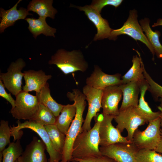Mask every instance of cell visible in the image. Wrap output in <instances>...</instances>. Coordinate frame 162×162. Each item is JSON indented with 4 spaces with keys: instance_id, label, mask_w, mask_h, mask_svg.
<instances>
[{
    "instance_id": "9a60e30c",
    "label": "cell",
    "mask_w": 162,
    "mask_h": 162,
    "mask_svg": "<svg viewBox=\"0 0 162 162\" xmlns=\"http://www.w3.org/2000/svg\"><path fill=\"white\" fill-rule=\"evenodd\" d=\"M74 7L80 11H84L88 19L96 28L97 33L94 37V41L109 38L112 29L110 28L107 20L102 18L100 13L90 5H86L83 7Z\"/></svg>"
},
{
    "instance_id": "5bb4252c",
    "label": "cell",
    "mask_w": 162,
    "mask_h": 162,
    "mask_svg": "<svg viewBox=\"0 0 162 162\" xmlns=\"http://www.w3.org/2000/svg\"><path fill=\"white\" fill-rule=\"evenodd\" d=\"M121 77L120 74L110 75L104 73L98 66L95 65L92 73L86 78V83L88 86L103 90L110 86L122 84Z\"/></svg>"
},
{
    "instance_id": "f35d334b",
    "label": "cell",
    "mask_w": 162,
    "mask_h": 162,
    "mask_svg": "<svg viewBox=\"0 0 162 162\" xmlns=\"http://www.w3.org/2000/svg\"><path fill=\"white\" fill-rule=\"evenodd\" d=\"M68 162H80L76 161V160H74L72 159H71V160L69 161Z\"/></svg>"
},
{
    "instance_id": "ba28073f",
    "label": "cell",
    "mask_w": 162,
    "mask_h": 162,
    "mask_svg": "<svg viewBox=\"0 0 162 162\" xmlns=\"http://www.w3.org/2000/svg\"><path fill=\"white\" fill-rule=\"evenodd\" d=\"M101 154L116 162H136L138 149L132 142H119L106 146H100Z\"/></svg>"
},
{
    "instance_id": "30bf717a",
    "label": "cell",
    "mask_w": 162,
    "mask_h": 162,
    "mask_svg": "<svg viewBox=\"0 0 162 162\" xmlns=\"http://www.w3.org/2000/svg\"><path fill=\"white\" fill-rule=\"evenodd\" d=\"M114 119L117 123L116 128L120 133L126 129L128 132L126 138L131 142L135 131L139 126L146 123L144 120L136 114L133 106L119 111L118 114L115 116Z\"/></svg>"
},
{
    "instance_id": "d590c367",
    "label": "cell",
    "mask_w": 162,
    "mask_h": 162,
    "mask_svg": "<svg viewBox=\"0 0 162 162\" xmlns=\"http://www.w3.org/2000/svg\"><path fill=\"white\" fill-rule=\"evenodd\" d=\"M159 100L160 102V104L158 108L160 112V127L162 128V98H159Z\"/></svg>"
},
{
    "instance_id": "4316f807",
    "label": "cell",
    "mask_w": 162,
    "mask_h": 162,
    "mask_svg": "<svg viewBox=\"0 0 162 162\" xmlns=\"http://www.w3.org/2000/svg\"><path fill=\"white\" fill-rule=\"evenodd\" d=\"M44 126L53 148L56 151L62 154L66 135L62 132L55 124Z\"/></svg>"
},
{
    "instance_id": "277c9868",
    "label": "cell",
    "mask_w": 162,
    "mask_h": 162,
    "mask_svg": "<svg viewBox=\"0 0 162 162\" xmlns=\"http://www.w3.org/2000/svg\"><path fill=\"white\" fill-rule=\"evenodd\" d=\"M17 125L10 127L11 136L14 137V141L20 139L22 135L20 130L24 128L30 129L36 132L45 144L46 150L50 158L49 162H59L61 161L62 154L56 151L51 143L49 135L44 125L32 121L27 120L21 123L19 120L17 122Z\"/></svg>"
},
{
    "instance_id": "b9f144b4",
    "label": "cell",
    "mask_w": 162,
    "mask_h": 162,
    "mask_svg": "<svg viewBox=\"0 0 162 162\" xmlns=\"http://www.w3.org/2000/svg\"><path fill=\"white\" fill-rule=\"evenodd\" d=\"M59 162H61V161H59Z\"/></svg>"
},
{
    "instance_id": "3957f363",
    "label": "cell",
    "mask_w": 162,
    "mask_h": 162,
    "mask_svg": "<svg viewBox=\"0 0 162 162\" xmlns=\"http://www.w3.org/2000/svg\"><path fill=\"white\" fill-rule=\"evenodd\" d=\"M48 64H55L65 75L78 71L84 72L88 67L80 50L69 51L62 49L58 50L51 57Z\"/></svg>"
},
{
    "instance_id": "6da1fadb",
    "label": "cell",
    "mask_w": 162,
    "mask_h": 162,
    "mask_svg": "<svg viewBox=\"0 0 162 162\" xmlns=\"http://www.w3.org/2000/svg\"><path fill=\"white\" fill-rule=\"evenodd\" d=\"M66 96L70 101H74L76 112L66 135L61 162H68L72 158L73 145L77 136L82 130L84 121L83 115L86 105L85 96L79 89H73L72 92H67Z\"/></svg>"
},
{
    "instance_id": "e575fe53",
    "label": "cell",
    "mask_w": 162,
    "mask_h": 162,
    "mask_svg": "<svg viewBox=\"0 0 162 162\" xmlns=\"http://www.w3.org/2000/svg\"><path fill=\"white\" fill-rule=\"evenodd\" d=\"M5 88L2 81L0 79V96L8 101L11 105L12 108H13L15 106V100L12 98L10 93H7Z\"/></svg>"
},
{
    "instance_id": "52a82bcc",
    "label": "cell",
    "mask_w": 162,
    "mask_h": 162,
    "mask_svg": "<svg viewBox=\"0 0 162 162\" xmlns=\"http://www.w3.org/2000/svg\"><path fill=\"white\" fill-rule=\"evenodd\" d=\"M15 97V106L10 110L13 117L18 120H32L39 108V103L37 96L22 90Z\"/></svg>"
},
{
    "instance_id": "f546056e",
    "label": "cell",
    "mask_w": 162,
    "mask_h": 162,
    "mask_svg": "<svg viewBox=\"0 0 162 162\" xmlns=\"http://www.w3.org/2000/svg\"><path fill=\"white\" fill-rule=\"evenodd\" d=\"M136 162H162V155L154 150L139 149Z\"/></svg>"
},
{
    "instance_id": "9c48e42d",
    "label": "cell",
    "mask_w": 162,
    "mask_h": 162,
    "mask_svg": "<svg viewBox=\"0 0 162 162\" xmlns=\"http://www.w3.org/2000/svg\"><path fill=\"white\" fill-rule=\"evenodd\" d=\"M26 64L21 58L11 63L5 73H1L0 79L5 88L16 96L22 90V80L24 74L21 71Z\"/></svg>"
},
{
    "instance_id": "ffe728a7",
    "label": "cell",
    "mask_w": 162,
    "mask_h": 162,
    "mask_svg": "<svg viewBox=\"0 0 162 162\" xmlns=\"http://www.w3.org/2000/svg\"><path fill=\"white\" fill-rule=\"evenodd\" d=\"M148 84L146 80L140 83V96L138 105L134 107V110L137 115L145 120L146 123L160 117V112H153L145 100V96L148 90Z\"/></svg>"
},
{
    "instance_id": "83f0119b",
    "label": "cell",
    "mask_w": 162,
    "mask_h": 162,
    "mask_svg": "<svg viewBox=\"0 0 162 162\" xmlns=\"http://www.w3.org/2000/svg\"><path fill=\"white\" fill-rule=\"evenodd\" d=\"M23 149L20 139L10 142L2 152V162H15L22 155Z\"/></svg>"
},
{
    "instance_id": "60d3db41",
    "label": "cell",
    "mask_w": 162,
    "mask_h": 162,
    "mask_svg": "<svg viewBox=\"0 0 162 162\" xmlns=\"http://www.w3.org/2000/svg\"><path fill=\"white\" fill-rule=\"evenodd\" d=\"M15 162H20L19 160L18 159Z\"/></svg>"
},
{
    "instance_id": "44dd1931",
    "label": "cell",
    "mask_w": 162,
    "mask_h": 162,
    "mask_svg": "<svg viewBox=\"0 0 162 162\" xmlns=\"http://www.w3.org/2000/svg\"><path fill=\"white\" fill-rule=\"evenodd\" d=\"M137 55L134 56L132 60V65L126 73L121 77L122 84L135 81L141 83L146 80L143 74L144 64L140 52L135 50Z\"/></svg>"
},
{
    "instance_id": "4fadbf2b",
    "label": "cell",
    "mask_w": 162,
    "mask_h": 162,
    "mask_svg": "<svg viewBox=\"0 0 162 162\" xmlns=\"http://www.w3.org/2000/svg\"><path fill=\"white\" fill-rule=\"evenodd\" d=\"M122 96V91L118 86H110L103 90L101 103L104 116H115L118 114V104Z\"/></svg>"
},
{
    "instance_id": "4dcf8cb0",
    "label": "cell",
    "mask_w": 162,
    "mask_h": 162,
    "mask_svg": "<svg viewBox=\"0 0 162 162\" xmlns=\"http://www.w3.org/2000/svg\"><path fill=\"white\" fill-rule=\"evenodd\" d=\"M8 122L2 120L0 125V154H2L3 151L7 145L10 142V137L11 136L10 127Z\"/></svg>"
},
{
    "instance_id": "f1b7e54d",
    "label": "cell",
    "mask_w": 162,
    "mask_h": 162,
    "mask_svg": "<svg viewBox=\"0 0 162 162\" xmlns=\"http://www.w3.org/2000/svg\"><path fill=\"white\" fill-rule=\"evenodd\" d=\"M30 121H34L45 126L54 124L56 117L47 107L39 103L38 111Z\"/></svg>"
},
{
    "instance_id": "7a4b0ae2",
    "label": "cell",
    "mask_w": 162,
    "mask_h": 162,
    "mask_svg": "<svg viewBox=\"0 0 162 162\" xmlns=\"http://www.w3.org/2000/svg\"><path fill=\"white\" fill-rule=\"evenodd\" d=\"M104 115L98 113L94 117L95 123L91 129L81 131L73 145L72 158L81 159L102 154L99 149V129Z\"/></svg>"
},
{
    "instance_id": "836d02e7",
    "label": "cell",
    "mask_w": 162,
    "mask_h": 162,
    "mask_svg": "<svg viewBox=\"0 0 162 162\" xmlns=\"http://www.w3.org/2000/svg\"><path fill=\"white\" fill-rule=\"evenodd\" d=\"M72 159L80 162H115L112 159L102 154L81 159L72 158Z\"/></svg>"
},
{
    "instance_id": "7bdbcfd3",
    "label": "cell",
    "mask_w": 162,
    "mask_h": 162,
    "mask_svg": "<svg viewBox=\"0 0 162 162\" xmlns=\"http://www.w3.org/2000/svg\"><path fill=\"white\" fill-rule=\"evenodd\" d=\"M115 162H116L115 161Z\"/></svg>"
},
{
    "instance_id": "d6a6232c",
    "label": "cell",
    "mask_w": 162,
    "mask_h": 162,
    "mask_svg": "<svg viewBox=\"0 0 162 162\" xmlns=\"http://www.w3.org/2000/svg\"><path fill=\"white\" fill-rule=\"evenodd\" d=\"M123 1L122 0H94L92 1L90 5L100 14L104 6L111 5L116 8L121 4Z\"/></svg>"
},
{
    "instance_id": "484cf974",
    "label": "cell",
    "mask_w": 162,
    "mask_h": 162,
    "mask_svg": "<svg viewBox=\"0 0 162 162\" xmlns=\"http://www.w3.org/2000/svg\"><path fill=\"white\" fill-rule=\"evenodd\" d=\"M76 112V109L74 103L64 105L61 114L56 117L55 125L65 135L74 118Z\"/></svg>"
},
{
    "instance_id": "e0dca14e",
    "label": "cell",
    "mask_w": 162,
    "mask_h": 162,
    "mask_svg": "<svg viewBox=\"0 0 162 162\" xmlns=\"http://www.w3.org/2000/svg\"><path fill=\"white\" fill-rule=\"evenodd\" d=\"M23 73L25 85L22 87V90L27 92H39L52 77L51 75H46L42 70L38 71L30 70L24 71Z\"/></svg>"
},
{
    "instance_id": "603a6c76",
    "label": "cell",
    "mask_w": 162,
    "mask_h": 162,
    "mask_svg": "<svg viewBox=\"0 0 162 162\" xmlns=\"http://www.w3.org/2000/svg\"><path fill=\"white\" fill-rule=\"evenodd\" d=\"M140 26L148 40L153 49L155 53L158 58L162 59V45L160 44L159 38L160 32L155 30L153 31L150 27V20L147 18L142 19L139 21Z\"/></svg>"
},
{
    "instance_id": "74e56055",
    "label": "cell",
    "mask_w": 162,
    "mask_h": 162,
    "mask_svg": "<svg viewBox=\"0 0 162 162\" xmlns=\"http://www.w3.org/2000/svg\"><path fill=\"white\" fill-rule=\"evenodd\" d=\"M158 26H162V19H158L156 22L154 23L152 27H155Z\"/></svg>"
},
{
    "instance_id": "ab89813d",
    "label": "cell",
    "mask_w": 162,
    "mask_h": 162,
    "mask_svg": "<svg viewBox=\"0 0 162 162\" xmlns=\"http://www.w3.org/2000/svg\"><path fill=\"white\" fill-rule=\"evenodd\" d=\"M160 132H161V135L162 136V128H160Z\"/></svg>"
},
{
    "instance_id": "8fae6325",
    "label": "cell",
    "mask_w": 162,
    "mask_h": 162,
    "mask_svg": "<svg viewBox=\"0 0 162 162\" xmlns=\"http://www.w3.org/2000/svg\"><path fill=\"white\" fill-rule=\"evenodd\" d=\"M115 116L111 115L104 116L99 129V146H106L119 142H132L126 137L122 136L118 130L112 124V121Z\"/></svg>"
},
{
    "instance_id": "8d00e7d4",
    "label": "cell",
    "mask_w": 162,
    "mask_h": 162,
    "mask_svg": "<svg viewBox=\"0 0 162 162\" xmlns=\"http://www.w3.org/2000/svg\"><path fill=\"white\" fill-rule=\"evenodd\" d=\"M156 152L162 154V136H161L160 142L156 148L154 150Z\"/></svg>"
},
{
    "instance_id": "d4e9b609",
    "label": "cell",
    "mask_w": 162,
    "mask_h": 162,
    "mask_svg": "<svg viewBox=\"0 0 162 162\" xmlns=\"http://www.w3.org/2000/svg\"><path fill=\"white\" fill-rule=\"evenodd\" d=\"M25 20L28 23V29L35 39L42 34L46 36L55 37V33L56 32V29L48 25L45 19L40 17L38 19L27 18Z\"/></svg>"
},
{
    "instance_id": "2e32d148",
    "label": "cell",
    "mask_w": 162,
    "mask_h": 162,
    "mask_svg": "<svg viewBox=\"0 0 162 162\" xmlns=\"http://www.w3.org/2000/svg\"><path fill=\"white\" fill-rule=\"evenodd\" d=\"M46 148L42 140L34 136L18 159L20 162H47L45 152Z\"/></svg>"
},
{
    "instance_id": "7c38bea8",
    "label": "cell",
    "mask_w": 162,
    "mask_h": 162,
    "mask_svg": "<svg viewBox=\"0 0 162 162\" xmlns=\"http://www.w3.org/2000/svg\"><path fill=\"white\" fill-rule=\"evenodd\" d=\"M103 90L94 88L87 85L82 88V92L88 104V111L84 121L81 131H87L91 129V122L102 107L101 98Z\"/></svg>"
},
{
    "instance_id": "5b68a950",
    "label": "cell",
    "mask_w": 162,
    "mask_h": 162,
    "mask_svg": "<svg viewBox=\"0 0 162 162\" xmlns=\"http://www.w3.org/2000/svg\"><path fill=\"white\" fill-rule=\"evenodd\" d=\"M160 128L159 117L149 122L144 131L137 129L133 134L132 142L139 149L154 150L160 140Z\"/></svg>"
},
{
    "instance_id": "cb8c5ba5",
    "label": "cell",
    "mask_w": 162,
    "mask_h": 162,
    "mask_svg": "<svg viewBox=\"0 0 162 162\" xmlns=\"http://www.w3.org/2000/svg\"><path fill=\"white\" fill-rule=\"evenodd\" d=\"M36 95L39 103L49 109L56 117L59 115L64 105L58 104L52 98L47 82L39 92H36Z\"/></svg>"
},
{
    "instance_id": "7402d4cb",
    "label": "cell",
    "mask_w": 162,
    "mask_h": 162,
    "mask_svg": "<svg viewBox=\"0 0 162 162\" xmlns=\"http://www.w3.org/2000/svg\"><path fill=\"white\" fill-rule=\"evenodd\" d=\"M53 2L52 0H32L28 5L27 10L37 13L39 17L54 19L57 11L52 6Z\"/></svg>"
},
{
    "instance_id": "1f68e13d",
    "label": "cell",
    "mask_w": 162,
    "mask_h": 162,
    "mask_svg": "<svg viewBox=\"0 0 162 162\" xmlns=\"http://www.w3.org/2000/svg\"><path fill=\"white\" fill-rule=\"evenodd\" d=\"M143 74L145 79L148 84V89L152 94L154 99L158 100L159 98H162V86L154 81L147 72L144 67Z\"/></svg>"
},
{
    "instance_id": "d6986e66",
    "label": "cell",
    "mask_w": 162,
    "mask_h": 162,
    "mask_svg": "<svg viewBox=\"0 0 162 162\" xmlns=\"http://www.w3.org/2000/svg\"><path fill=\"white\" fill-rule=\"evenodd\" d=\"M140 85L139 82L132 81L118 86L123 93L122 101L119 111L138 105L139 95L140 93Z\"/></svg>"
},
{
    "instance_id": "8992f818",
    "label": "cell",
    "mask_w": 162,
    "mask_h": 162,
    "mask_svg": "<svg viewBox=\"0 0 162 162\" xmlns=\"http://www.w3.org/2000/svg\"><path fill=\"white\" fill-rule=\"evenodd\" d=\"M137 13L136 10L134 9L129 11V17L123 26L120 28L112 29L109 38L110 40H115L118 35H127L136 40H139L144 44L148 47L153 56L154 59L155 54L154 50L148 42L142 29L138 23Z\"/></svg>"
},
{
    "instance_id": "ac0fdd59",
    "label": "cell",
    "mask_w": 162,
    "mask_h": 162,
    "mask_svg": "<svg viewBox=\"0 0 162 162\" xmlns=\"http://www.w3.org/2000/svg\"><path fill=\"white\" fill-rule=\"evenodd\" d=\"M21 1V0H19L13 7L8 10H5L2 8H0L1 33L4 32L8 27L13 26L16 21L20 19L25 20L28 15H32L29 13L27 9L21 7L19 10L17 9V6Z\"/></svg>"
}]
</instances>
